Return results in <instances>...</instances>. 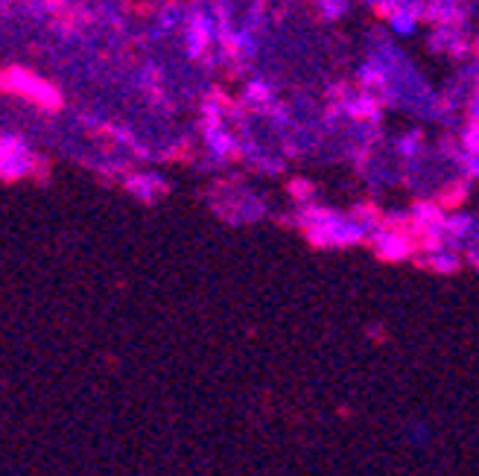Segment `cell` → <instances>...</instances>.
<instances>
[{
  "mask_svg": "<svg viewBox=\"0 0 479 476\" xmlns=\"http://www.w3.org/2000/svg\"><path fill=\"white\" fill-rule=\"evenodd\" d=\"M0 161H4V179L6 182H18L26 179V175L35 173V155L33 149L26 146L18 134H4V153H0Z\"/></svg>",
  "mask_w": 479,
  "mask_h": 476,
  "instance_id": "3",
  "label": "cell"
},
{
  "mask_svg": "<svg viewBox=\"0 0 479 476\" xmlns=\"http://www.w3.org/2000/svg\"><path fill=\"white\" fill-rule=\"evenodd\" d=\"M316 9L324 21H339L348 15L351 0H316Z\"/></svg>",
  "mask_w": 479,
  "mask_h": 476,
  "instance_id": "12",
  "label": "cell"
},
{
  "mask_svg": "<svg viewBox=\"0 0 479 476\" xmlns=\"http://www.w3.org/2000/svg\"><path fill=\"white\" fill-rule=\"evenodd\" d=\"M459 146L464 153H479V124H464L459 134Z\"/></svg>",
  "mask_w": 479,
  "mask_h": 476,
  "instance_id": "13",
  "label": "cell"
},
{
  "mask_svg": "<svg viewBox=\"0 0 479 476\" xmlns=\"http://www.w3.org/2000/svg\"><path fill=\"white\" fill-rule=\"evenodd\" d=\"M4 88L18 94V97L35 103L38 108H47V112H56V108H62V97L59 91L53 88L50 83H45V79H38L35 74L24 71V67H9V71L4 74Z\"/></svg>",
  "mask_w": 479,
  "mask_h": 476,
  "instance_id": "1",
  "label": "cell"
},
{
  "mask_svg": "<svg viewBox=\"0 0 479 476\" xmlns=\"http://www.w3.org/2000/svg\"><path fill=\"white\" fill-rule=\"evenodd\" d=\"M464 4H476V0H464Z\"/></svg>",
  "mask_w": 479,
  "mask_h": 476,
  "instance_id": "17",
  "label": "cell"
},
{
  "mask_svg": "<svg viewBox=\"0 0 479 476\" xmlns=\"http://www.w3.org/2000/svg\"><path fill=\"white\" fill-rule=\"evenodd\" d=\"M464 196H468V182L464 179H456V182H450V184H444V190L439 193V205L447 211V213H454V211H459V205L464 202Z\"/></svg>",
  "mask_w": 479,
  "mask_h": 476,
  "instance_id": "10",
  "label": "cell"
},
{
  "mask_svg": "<svg viewBox=\"0 0 479 476\" xmlns=\"http://www.w3.org/2000/svg\"><path fill=\"white\" fill-rule=\"evenodd\" d=\"M421 21H424V15L418 9H394L392 18L386 21V26L394 35H415Z\"/></svg>",
  "mask_w": 479,
  "mask_h": 476,
  "instance_id": "8",
  "label": "cell"
},
{
  "mask_svg": "<svg viewBox=\"0 0 479 476\" xmlns=\"http://www.w3.org/2000/svg\"><path fill=\"white\" fill-rule=\"evenodd\" d=\"M243 103L252 105V108H272L275 105V100H272V88L264 83V79H252V83H245L243 88Z\"/></svg>",
  "mask_w": 479,
  "mask_h": 476,
  "instance_id": "9",
  "label": "cell"
},
{
  "mask_svg": "<svg viewBox=\"0 0 479 476\" xmlns=\"http://www.w3.org/2000/svg\"><path fill=\"white\" fill-rule=\"evenodd\" d=\"M126 190L141 202H155L158 196L167 193V182L158 173H132L126 179Z\"/></svg>",
  "mask_w": 479,
  "mask_h": 476,
  "instance_id": "6",
  "label": "cell"
},
{
  "mask_svg": "<svg viewBox=\"0 0 479 476\" xmlns=\"http://www.w3.org/2000/svg\"><path fill=\"white\" fill-rule=\"evenodd\" d=\"M394 149H398V155H401V158L415 161V158L424 153V134H421V132H406V134H401V138H398Z\"/></svg>",
  "mask_w": 479,
  "mask_h": 476,
  "instance_id": "11",
  "label": "cell"
},
{
  "mask_svg": "<svg viewBox=\"0 0 479 476\" xmlns=\"http://www.w3.org/2000/svg\"><path fill=\"white\" fill-rule=\"evenodd\" d=\"M190 15V6L179 4V0H167L161 9H158V24H161V33H170V30H179V26L187 24Z\"/></svg>",
  "mask_w": 479,
  "mask_h": 476,
  "instance_id": "7",
  "label": "cell"
},
{
  "mask_svg": "<svg viewBox=\"0 0 479 476\" xmlns=\"http://www.w3.org/2000/svg\"><path fill=\"white\" fill-rule=\"evenodd\" d=\"M374 246L377 257L389 263H398V261H406V257H418V240L409 234L404 228H392L383 223V228H377L372 240H368Z\"/></svg>",
  "mask_w": 479,
  "mask_h": 476,
  "instance_id": "2",
  "label": "cell"
},
{
  "mask_svg": "<svg viewBox=\"0 0 479 476\" xmlns=\"http://www.w3.org/2000/svg\"><path fill=\"white\" fill-rule=\"evenodd\" d=\"M474 15V4L464 0H424V21L433 26H454V30H468Z\"/></svg>",
  "mask_w": 479,
  "mask_h": 476,
  "instance_id": "4",
  "label": "cell"
},
{
  "mask_svg": "<svg viewBox=\"0 0 479 476\" xmlns=\"http://www.w3.org/2000/svg\"><path fill=\"white\" fill-rule=\"evenodd\" d=\"M464 114H468V124H479V91L464 100Z\"/></svg>",
  "mask_w": 479,
  "mask_h": 476,
  "instance_id": "14",
  "label": "cell"
},
{
  "mask_svg": "<svg viewBox=\"0 0 479 476\" xmlns=\"http://www.w3.org/2000/svg\"><path fill=\"white\" fill-rule=\"evenodd\" d=\"M202 134H205V146H208V153L214 158H235L237 155V138L225 129V124H211V120H202Z\"/></svg>",
  "mask_w": 479,
  "mask_h": 476,
  "instance_id": "5",
  "label": "cell"
},
{
  "mask_svg": "<svg viewBox=\"0 0 479 476\" xmlns=\"http://www.w3.org/2000/svg\"><path fill=\"white\" fill-rule=\"evenodd\" d=\"M365 6H377V4H383V0H363Z\"/></svg>",
  "mask_w": 479,
  "mask_h": 476,
  "instance_id": "16",
  "label": "cell"
},
{
  "mask_svg": "<svg viewBox=\"0 0 479 476\" xmlns=\"http://www.w3.org/2000/svg\"><path fill=\"white\" fill-rule=\"evenodd\" d=\"M38 4H41V6H45L47 12H62V9L67 6V4H65V0H38Z\"/></svg>",
  "mask_w": 479,
  "mask_h": 476,
  "instance_id": "15",
  "label": "cell"
}]
</instances>
